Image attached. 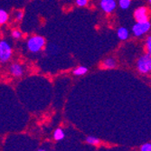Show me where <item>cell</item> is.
Returning a JSON list of instances; mask_svg holds the SVG:
<instances>
[{"instance_id":"19","label":"cell","mask_w":151,"mask_h":151,"mask_svg":"<svg viewBox=\"0 0 151 151\" xmlns=\"http://www.w3.org/2000/svg\"><path fill=\"white\" fill-rule=\"evenodd\" d=\"M22 19H23V12L19 11V12H17V21H21Z\"/></svg>"},{"instance_id":"16","label":"cell","mask_w":151,"mask_h":151,"mask_svg":"<svg viewBox=\"0 0 151 151\" xmlns=\"http://www.w3.org/2000/svg\"><path fill=\"white\" fill-rule=\"evenodd\" d=\"M11 35H12L13 38H15V39H19V38H21V36H22V33H21L20 31H18V30H14V31H12Z\"/></svg>"},{"instance_id":"11","label":"cell","mask_w":151,"mask_h":151,"mask_svg":"<svg viewBox=\"0 0 151 151\" xmlns=\"http://www.w3.org/2000/svg\"><path fill=\"white\" fill-rule=\"evenodd\" d=\"M64 137H65V134L63 131V129H55V131L53 133V138L55 140H62L64 139Z\"/></svg>"},{"instance_id":"4","label":"cell","mask_w":151,"mask_h":151,"mask_svg":"<svg viewBox=\"0 0 151 151\" xmlns=\"http://www.w3.org/2000/svg\"><path fill=\"white\" fill-rule=\"evenodd\" d=\"M12 56V48L6 41H0V62L5 63Z\"/></svg>"},{"instance_id":"9","label":"cell","mask_w":151,"mask_h":151,"mask_svg":"<svg viewBox=\"0 0 151 151\" xmlns=\"http://www.w3.org/2000/svg\"><path fill=\"white\" fill-rule=\"evenodd\" d=\"M117 35L119 37V40H122V41H125L129 38V30L126 28V27H119L117 31Z\"/></svg>"},{"instance_id":"7","label":"cell","mask_w":151,"mask_h":151,"mask_svg":"<svg viewBox=\"0 0 151 151\" xmlns=\"http://www.w3.org/2000/svg\"><path fill=\"white\" fill-rule=\"evenodd\" d=\"M10 73L15 77H21L24 73L23 66L19 63H13L10 66Z\"/></svg>"},{"instance_id":"5","label":"cell","mask_w":151,"mask_h":151,"mask_svg":"<svg viewBox=\"0 0 151 151\" xmlns=\"http://www.w3.org/2000/svg\"><path fill=\"white\" fill-rule=\"evenodd\" d=\"M134 17L137 22H147L148 21L147 9L144 6L137 8L134 12Z\"/></svg>"},{"instance_id":"6","label":"cell","mask_w":151,"mask_h":151,"mask_svg":"<svg viewBox=\"0 0 151 151\" xmlns=\"http://www.w3.org/2000/svg\"><path fill=\"white\" fill-rule=\"evenodd\" d=\"M100 6L103 12L107 14H111L115 10L117 3L115 0H101Z\"/></svg>"},{"instance_id":"15","label":"cell","mask_w":151,"mask_h":151,"mask_svg":"<svg viewBox=\"0 0 151 151\" xmlns=\"http://www.w3.org/2000/svg\"><path fill=\"white\" fill-rule=\"evenodd\" d=\"M146 47L147 50V53L151 54V36H148L146 40Z\"/></svg>"},{"instance_id":"3","label":"cell","mask_w":151,"mask_h":151,"mask_svg":"<svg viewBox=\"0 0 151 151\" xmlns=\"http://www.w3.org/2000/svg\"><path fill=\"white\" fill-rule=\"evenodd\" d=\"M151 28V24L149 21L147 22H137L132 26V33L135 36L139 37L147 33Z\"/></svg>"},{"instance_id":"13","label":"cell","mask_w":151,"mask_h":151,"mask_svg":"<svg viewBox=\"0 0 151 151\" xmlns=\"http://www.w3.org/2000/svg\"><path fill=\"white\" fill-rule=\"evenodd\" d=\"M86 141H87L88 144L93 145V146H97V145H99V144L101 143V140H100L98 138H96V137H92V136L87 137Z\"/></svg>"},{"instance_id":"18","label":"cell","mask_w":151,"mask_h":151,"mask_svg":"<svg viewBox=\"0 0 151 151\" xmlns=\"http://www.w3.org/2000/svg\"><path fill=\"white\" fill-rule=\"evenodd\" d=\"M76 4L79 6H85L88 4V0H76Z\"/></svg>"},{"instance_id":"21","label":"cell","mask_w":151,"mask_h":151,"mask_svg":"<svg viewBox=\"0 0 151 151\" xmlns=\"http://www.w3.org/2000/svg\"><path fill=\"white\" fill-rule=\"evenodd\" d=\"M149 3H151V0H149Z\"/></svg>"},{"instance_id":"14","label":"cell","mask_w":151,"mask_h":151,"mask_svg":"<svg viewBox=\"0 0 151 151\" xmlns=\"http://www.w3.org/2000/svg\"><path fill=\"white\" fill-rule=\"evenodd\" d=\"M131 5V0H119V6L121 9L126 10Z\"/></svg>"},{"instance_id":"17","label":"cell","mask_w":151,"mask_h":151,"mask_svg":"<svg viewBox=\"0 0 151 151\" xmlns=\"http://www.w3.org/2000/svg\"><path fill=\"white\" fill-rule=\"evenodd\" d=\"M140 151H151V143H146L141 146Z\"/></svg>"},{"instance_id":"12","label":"cell","mask_w":151,"mask_h":151,"mask_svg":"<svg viewBox=\"0 0 151 151\" xmlns=\"http://www.w3.org/2000/svg\"><path fill=\"white\" fill-rule=\"evenodd\" d=\"M8 14L4 9H0V24H6L8 20Z\"/></svg>"},{"instance_id":"20","label":"cell","mask_w":151,"mask_h":151,"mask_svg":"<svg viewBox=\"0 0 151 151\" xmlns=\"http://www.w3.org/2000/svg\"><path fill=\"white\" fill-rule=\"evenodd\" d=\"M38 151H46V150H45V149H40V150H38Z\"/></svg>"},{"instance_id":"8","label":"cell","mask_w":151,"mask_h":151,"mask_svg":"<svg viewBox=\"0 0 151 151\" xmlns=\"http://www.w3.org/2000/svg\"><path fill=\"white\" fill-rule=\"evenodd\" d=\"M117 66V62L113 58H106L101 63V67L105 68V69H113Z\"/></svg>"},{"instance_id":"2","label":"cell","mask_w":151,"mask_h":151,"mask_svg":"<svg viewBox=\"0 0 151 151\" xmlns=\"http://www.w3.org/2000/svg\"><path fill=\"white\" fill-rule=\"evenodd\" d=\"M137 68L140 73H147L151 72V54H144L137 62Z\"/></svg>"},{"instance_id":"1","label":"cell","mask_w":151,"mask_h":151,"mask_svg":"<svg viewBox=\"0 0 151 151\" xmlns=\"http://www.w3.org/2000/svg\"><path fill=\"white\" fill-rule=\"evenodd\" d=\"M45 45V39L41 35H35L28 39L26 43L27 49L31 52H38Z\"/></svg>"},{"instance_id":"10","label":"cell","mask_w":151,"mask_h":151,"mask_svg":"<svg viewBox=\"0 0 151 151\" xmlns=\"http://www.w3.org/2000/svg\"><path fill=\"white\" fill-rule=\"evenodd\" d=\"M88 73V68L85 66H79L73 70V73L76 76H81V75H84Z\"/></svg>"}]
</instances>
